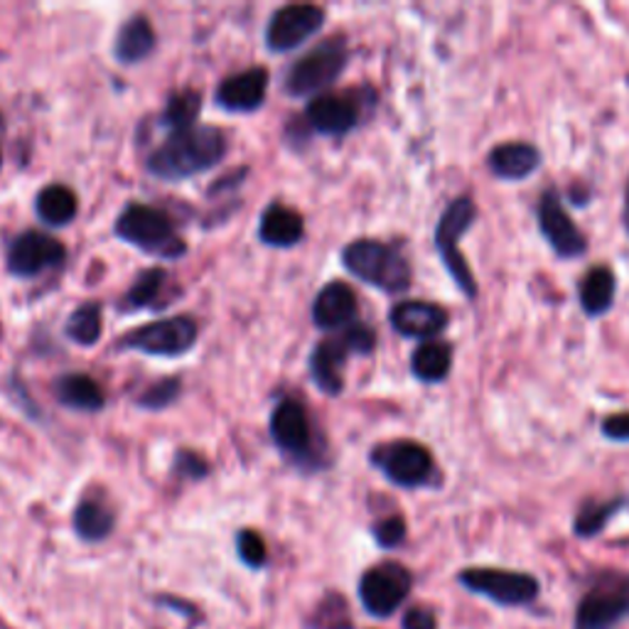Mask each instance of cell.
<instances>
[{
    "label": "cell",
    "instance_id": "obj_20",
    "mask_svg": "<svg viewBox=\"0 0 629 629\" xmlns=\"http://www.w3.org/2000/svg\"><path fill=\"white\" fill-rule=\"evenodd\" d=\"M357 293L352 286L342 281H332L325 286L312 306V320L320 330H337L349 325L357 314Z\"/></svg>",
    "mask_w": 629,
    "mask_h": 629
},
{
    "label": "cell",
    "instance_id": "obj_24",
    "mask_svg": "<svg viewBox=\"0 0 629 629\" xmlns=\"http://www.w3.org/2000/svg\"><path fill=\"white\" fill-rule=\"evenodd\" d=\"M54 393L62 406L87 413L101 411L103 403H107L103 389L89 375H64L54 383Z\"/></svg>",
    "mask_w": 629,
    "mask_h": 629
},
{
    "label": "cell",
    "instance_id": "obj_26",
    "mask_svg": "<svg viewBox=\"0 0 629 629\" xmlns=\"http://www.w3.org/2000/svg\"><path fill=\"white\" fill-rule=\"evenodd\" d=\"M34 209H38L40 219L50 227H64L69 221H74L79 212L77 194L64 188V184H50V188L40 190L38 200H34Z\"/></svg>",
    "mask_w": 629,
    "mask_h": 629
},
{
    "label": "cell",
    "instance_id": "obj_25",
    "mask_svg": "<svg viewBox=\"0 0 629 629\" xmlns=\"http://www.w3.org/2000/svg\"><path fill=\"white\" fill-rule=\"evenodd\" d=\"M452 345L442 340L423 342L411 357V371L418 381L440 383L450 377Z\"/></svg>",
    "mask_w": 629,
    "mask_h": 629
},
{
    "label": "cell",
    "instance_id": "obj_14",
    "mask_svg": "<svg viewBox=\"0 0 629 629\" xmlns=\"http://www.w3.org/2000/svg\"><path fill=\"white\" fill-rule=\"evenodd\" d=\"M391 328L409 340H438L440 332H446L450 325V314L446 308L426 300H403L389 314Z\"/></svg>",
    "mask_w": 629,
    "mask_h": 629
},
{
    "label": "cell",
    "instance_id": "obj_28",
    "mask_svg": "<svg viewBox=\"0 0 629 629\" xmlns=\"http://www.w3.org/2000/svg\"><path fill=\"white\" fill-rule=\"evenodd\" d=\"M629 505L627 497H612L608 502H588L582 505L573 519V531L580 539H592V536L602 533L610 519H615L620 511Z\"/></svg>",
    "mask_w": 629,
    "mask_h": 629
},
{
    "label": "cell",
    "instance_id": "obj_7",
    "mask_svg": "<svg viewBox=\"0 0 629 629\" xmlns=\"http://www.w3.org/2000/svg\"><path fill=\"white\" fill-rule=\"evenodd\" d=\"M458 582L475 596H482L502 608H523L539 598L541 586L531 573L507 568H465Z\"/></svg>",
    "mask_w": 629,
    "mask_h": 629
},
{
    "label": "cell",
    "instance_id": "obj_1",
    "mask_svg": "<svg viewBox=\"0 0 629 629\" xmlns=\"http://www.w3.org/2000/svg\"><path fill=\"white\" fill-rule=\"evenodd\" d=\"M227 153V138L214 126H192L170 133L148 158V170L160 180H188L212 170Z\"/></svg>",
    "mask_w": 629,
    "mask_h": 629
},
{
    "label": "cell",
    "instance_id": "obj_6",
    "mask_svg": "<svg viewBox=\"0 0 629 629\" xmlns=\"http://www.w3.org/2000/svg\"><path fill=\"white\" fill-rule=\"evenodd\" d=\"M371 465H377L389 482L403 489L428 487L436 480L433 452L416 440L383 442L371 450Z\"/></svg>",
    "mask_w": 629,
    "mask_h": 629
},
{
    "label": "cell",
    "instance_id": "obj_35",
    "mask_svg": "<svg viewBox=\"0 0 629 629\" xmlns=\"http://www.w3.org/2000/svg\"><path fill=\"white\" fill-rule=\"evenodd\" d=\"M371 533H375V539L381 549H396V546H401L406 539V519L399 515H391L387 519L377 521Z\"/></svg>",
    "mask_w": 629,
    "mask_h": 629
},
{
    "label": "cell",
    "instance_id": "obj_27",
    "mask_svg": "<svg viewBox=\"0 0 629 629\" xmlns=\"http://www.w3.org/2000/svg\"><path fill=\"white\" fill-rule=\"evenodd\" d=\"M74 531L84 541H103L113 531V511L101 499H81L74 511Z\"/></svg>",
    "mask_w": 629,
    "mask_h": 629
},
{
    "label": "cell",
    "instance_id": "obj_21",
    "mask_svg": "<svg viewBox=\"0 0 629 629\" xmlns=\"http://www.w3.org/2000/svg\"><path fill=\"white\" fill-rule=\"evenodd\" d=\"M302 234H306V221L286 204H271L261 217L259 224V237L268 247L276 249H290L300 243Z\"/></svg>",
    "mask_w": 629,
    "mask_h": 629
},
{
    "label": "cell",
    "instance_id": "obj_5",
    "mask_svg": "<svg viewBox=\"0 0 629 629\" xmlns=\"http://www.w3.org/2000/svg\"><path fill=\"white\" fill-rule=\"evenodd\" d=\"M347 60V40L340 38V34L320 42L318 48H312L306 57H300V60L288 69L286 91L296 99L318 94V91L335 84V79L345 72Z\"/></svg>",
    "mask_w": 629,
    "mask_h": 629
},
{
    "label": "cell",
    "instance_id": "obj_31",
    "mask_svg": "<svg viewBox=\"0 0 629 629\" xmlns=\"http://www.w3.org/2000/svg\"><path fill=\"white\" fill-rule=\"evenodd\" d=\"M64 332L69 340L81 347L97 345L101 337V308L97 302H87V306L77 308L72 314H69Z\"/></svg>",
    "mask_w": 629,
    "mask_h": 629
},
{
    "label": "cell",
    "instance_id": "obj_39",
    "mask_svg": "<svg viewBox=\"0 0 629 629\" xmlns=\"http://www.w3.org/2000/svg\"><path fill=\"white\" fill-rule=\"evenodd\" d=\"M627 212H629V184H627Z\"/></svg>",
    "mask_w": 629,
    "mask_h": 629
},
{
    "label": "cell",
    "instance_id": "obj_18",
    "mask_svg": "<svg viewBox=\"0 0 629 629\" xmlns=\"http://www.w3.org/2000/svg\"><path fill=\"white\" fill-rule=\"evenodd\" d=\"M487 168L492 170V174L499 180L521 182L541 168V150L523 141L499 143L489 150Z\"/></svg>",
    "mask_w": 629,
    "mask_h": 629
},
{
    "label": "cell",
    "instance_id": "obj_33",
    "mask_svg": "<svg viewBox=\"0 0 629 629\" xmlns=\"http://www.w3.org/2000/svg\"><path fill=\"white\" fill-rule=\"evenodd\" d=\"M182 393V381L180 379H160L153 387H148L143 391L141 399H138V406L150 411H160L168 409L172 401H178V396Z\"/></svg>",
    "mask_w": 629,
    "mask_h": 629
},
{
    "label": "cell",
    "instance_id": "obj_16",
    "mask_svg": "<svg viewBox=\"0 0 629 629\" xmlns=\"http://www.w3.org/2000/svg\"><path fill=\"white\" fill-rule=\"evenodd\" d=\"M268 91V72L263 67H251L247 72L224 79L217 89V103L227 111L251 113L263 107Z\"/></svg>",
    "mask_w": 629,
    "mask_h": 629
},
{
    "label": "cell",
    "instance_id": "obj_3",
    "mask_svg": "<svg viewBox=\"0 0 629 629\" xmlns=\"http://www.w3.org/2000/svg\"><path fill=\"white\" fill-rule=\"evenodd\" d=\"M475 219H477V204L472 197H458V200H452L446 207V212L440 214L433 234V243L442 266L448 268L450 278L456 281V286L462 290V296L468 300H477L480 288H477L472 268L468 261H465V256L460 251V239L465 237V231L475 224Z\"/></svg>",
    "mask_w": 629,
    "mask_h": 629
},
{
    "label": "cell",
    "instance_id": "obj_15",
    "mask_svg": "<svg viewBox=\"0 0 629 629\" xmlns=\"http://www.w3.org/2000/svg\"><path fill=\"white\" fill-rule=\"evenodd\" d=\"M349 355H355V349L352 345H349L345 332L337 337H328V340H322L318 347L312 349L310 375L322 393L337 396L345 389L342 367L347 365Z\"/></svg>",
    "mask_w": 629,
    "mask_h": 629
},
{
    "label": "cell",
    "instance_id": "obj_8",
    "mask_svg": "<svg viewBox=\"0 0 629 629\" xmlns=\"http://www.w3.org/2000/svg\"><path fill=\"white\" fill-rule=\"evenodd\" d=\"M629 617V576L605 573L582 596L576 629H612Z\"/></svg>",
    "mask_w": 629,
    "mask_h": 629
},
{
    "label": "cell",
    "instance_id": "obj_23",
    "mask_svg": "<svg viewBox=\"0 0 629 629\" xmlns=\"http://www.w3.org/2000/svg\"><path fill=\"white\" fill-rule=\"evenodd\" d=\"M156 50V30L150 20L136 16L119 30V38L113 44V54L121 64H138Z\"/></svg>",
    "mask_w": 629,
    "mask_h": 629
},
{
    "label": "cell",
    "instance_id": "obj_12",
    "mask_svg": "<svg viewBox=\"0 0 629 629\" xmlns=\"http://www.w3.org/2000/svg\"><path fill=\"white\" fill-rule=\"evenodd\" d=\"M325 26V10L318 6H286L276 10L266 28V44L273 52H290L310 40Z\"/></svg>",
    "mask_w": 629,
    "mask_h": 629
},
{
    "label": "cell",
    "instance_id": "obj_9",
    "mask_svg": "<svg viewBox=\"0 0 629 629\" xmlns=\"http://www.w3.org/2000/svg\"><path fill=\"white\" fill-rule=\"evenodd\" d=\"M413 588V576L411 570L396 563V561H383L375 568H369L367 573L359 580V600H362L365 610L371 617H389L401 608L403 600L409 598Z\"/></svg>",
    "mask_w": 629,
    "mask_h": 629
},
{
    "label": "cell",
    "instance_id": "obj_36",
    "mask_svg": "<svg viewBox=\"0 0 629 629\" xmlns=\"http://www.w3.org/2000/svg\"><path fill=\"white\" fill-rule=\"evenodd\" d=\"M174 470H178L184 477H190V480H200V477L209 475V465H207V460L197 456V452L180 450L178 460H174Z\"/></svg>",
    "mask_w": 629,
    "mask_h": 629
},
{
    "label": "cell",
    "instance_id": "obj_10",
    "mask_svg": "<svg viewBox=\"0 0 629 629\" xmlns=\"http://www.w3.org/2000/svg\"><path fill=\"white\" fill-rule=\"evenodd\" d=\"M197 342V322L188 314L166 318L128 332L119 342L121 349H136V352L153 357H180L188 355Z\"/></svg>",
    "mask_w": 629,
    "mask_h": 629
},
{
    "label": "cell",
    "instance_id": "obj_32",
    "mask_svg": "<svg viewBox=\"0 0 629 629\" xmlns=\"http://www.w3.org/2000/svg\"><path fill=\"white\" fill-rule=\"evenodd\" d=\"M310 627L312 629H352V617H349L347 602L340 596H328L310 617Z\"/></svg>",
    "mask_w": 629,
    "mask_h": 629
},
{
    "label": "cell",
    "instance_id": "obj_30",
    "mask_svg": "<svg viewBox=\"0 0 629 629\" xmlns=\"http://www.w3.org/2000/svg\"><path fill=\"white\" fill-rule=\"evenodd\" d=\"M168 283V273L160 271V268H150L136 278V283L128 288V293L123 296L121 310H141L148 306H156L162 288Z\"/></svg>",
    "mask_w": 629,
    "mask_h": 629
},
{
    "label": "cell",
    "instance_id": "obj_19",
    "mask_svg": "<svg viewBox=\"0 0 629 629\" xmlns=\"http://www.w3.org/2000/svg\"><path fill=\"white\" fill-rule=\"evenodd\" d=\"M306 121L318 133L325 136H347L359 123V107L347 97H318L308 103Z\"/></svg>",
    "mask_w": 629,
    "mask_h": 629
},
{
    "label": "cell",
    "instance_id": "obj_11",
    "mask_svg": "<svg viewBox=\"0 0 629 629\" xmlns=\"http://www.w3.org/2000/svg\"><path fill=\"white\" fill-rule=\"evenodd\" d=\"M536 217H539V229L546 243L556 251L558 259H580L588 251V239L582 237L573 217L566 212L561 194L556 190H546L541 194Z\"/></svg>",
    "mask_w": 629,
    "mask_h": 629
},
{
    "label": "cell",
    "instance_id": "obj_4",
    "mask_svg": "<svg viewBox=\"0 0 629 629\" xmlns=\"http://www.w3.org/2000/svg\"><path fill=\"white\" fill-rule=\"evenodd\" d=\"M116 234L158 259H180L188 251V243L178 237L170 217L148 204H128L116 221Z\"/></svg>",
    "mask_w": 629,
    "mask_h": 629
},
{
    "label": "cell",
    "instance_id": "obj_38",
    "mask_svg": "<svg viewBox=\"0 0 629 629\" xmlns=\"http://www.w3.org/2000/svg\"><path fill=\"white\" fill-rule=\"evenodd\" d=\"M401 627L403 629H438V617L430 608H423V605H416V608L406 610Z\"/></svg>",
    "mask_w": 629,
    "mask_h": 629
},
{
    "label": "cell",
    "instance_id": "obj_2",
    "mask_svg": "<svg viewBox=\"0 0 629 629\" xmlns=\"http://www.w3.org/2000/svg\"><path fill=\"white\" fill-rule=\"evenodd\" d=\"M342 263L359 281L375 286L383 293H406L411 288L413 273L406 256L396 251L389 243L375 239H357L345 247Z\"/></svg>",
    "mask_w": 629,
    "mask_h": 629
},
{
    "label": "cell",
    "instance_id": "obj_37",
    "mask_svg": "<svg viewBox=\"0 0 629 629\" xmlns=\"http://www.w3.org/2000/svg\"><path fill=\"white\" fill-rule=\"evenodd\" d=\"M602 436L615 442H629V411H620L605 418L600 423Z\"/></svg>",
    "mask_w": 629,
    "mask_h": 629
},
{
    "label": "cell",
    "instance_id": "obj_40",
    "mask_svg": "<svg viewBox=\"0 0 629 629\" xmlns=\"http://www.w3.org/2000/svg\"><path fill=\"white\" fill-rule=\"evenodd\" d=\"M0 166H3V156H0Z\"/></svg>",
    "mask_w": 629,
    "mask_h": 629
},
{
    "label": "cell",
    "instance_id": "obj_22",
    "mask_svg": "<svg viewBox=\"0 0 629 629\" xmlns=\"http://www.w3.org/2000/svg\"><path fill=\"white\" fill-rule=\"evenodd\" d=\"M617 278L608 266H592L586 271L578 288V300L588 318H602L615 306Z\"/></svg>",
    "mask_w": 629,
    "mask_h": 629
},
{
    "label": "cell",
    "instance_id": "obj_13",
    "mask_svg": "<svg viewBox=\"0 0 629 629\" xmlns=\"http://www.w3.org/2000/svg\"><path fill=\"white\" fill-rule=\"evenodd\" d=\"M67 249L62 241L42 234V231H26L8 251V271L18 278H34L48 268L64 263Z\"/></svg>",
    "mask_w": 629,
    "mask_h": 629
},
{
    "label": "cell",
    "instance_id": "obj_34",
    "mask_svg": "<svg viewBox=\"0 0 629 629\" xmlns=\"http://www.w3.org/2000/svg\"><path fill=\"white\" fill-rule=\"evenodd\" d=\"M237 553L241 558V563L249 566V568H263L266 558H268L266 541L261 539L259 533L251 531V529L239 531V536H237Z\"/></svg>",
    "mask_w": 629,
    "mask_h": 629
},
{
    "label": "cell",
    "instance_id": "obj_17",
    "mask_svg": "<svg viewBox=\"0 0 629 629\" xmlns=\"http://www.w3.org/2000/svg\"><path fill=\"white\" fill-rule=\"evenodd\" d=\"M271 438L288 456H308L310 421L306 406L296 399H286L278 403L271 416Z\"/></svg>",
    "mask_w": 629,
    "mask_h": 629
},
{
    "label": "cell",
    "instance_id": "obj_29",
    "mask_svg": "<svg viewBox=\"0 0 629 629\" xmlns=\"http://www.w3.org/2000/svg\"><path fill=\"white\" fill-rule=\"evenodd\" d=\"M202 111V97L192 89L178 91L168 99V107L162 111V126L172 128V133L197 126V116Z\"/></svg>",
    "mask_w": 629,
    "mask_h": 629
}]
</instances>
